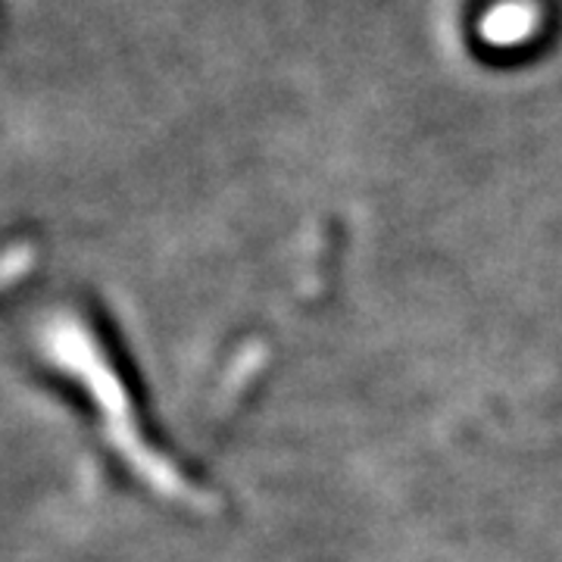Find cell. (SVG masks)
I'll use <instances>...</instances> for the list:
<instances>
[{
    "instance_id": "6da1fadb",
    "label": "cell",
    "mask_w": 562,
    "mask_h": 562,
    "mask_svg": "<svg viewBox=\"0 0 562 562\" xmlns=\"http://www.w3.org/2000/svg\"><path fill=\"white\" fill-rule=\"evenodd\" d=\"M541 22L543 13L538 0H497L479 20V38L497 50L522 47L541 32Z\"/></svg>"
}]
</instances>
